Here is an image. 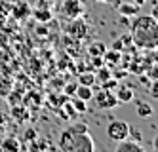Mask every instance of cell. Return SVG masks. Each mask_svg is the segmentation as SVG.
<instances>
[{"mask_svg":"<svg viewBox=\"0 0 158 152\" xmlns=\"http://www.w3.org/2000/svg\"><path fill=\"white\" fill-rule=\"evenodd\" d=\"M131 42L141 50H154L158 46V23L154 15H133Z\"/></svg>","mask_w":158,"mask_h":152,"instance_id":"obj_1","label":"cell"},{"mask_svg":"<svg viewBox=\"0 0 158 152\" xmlns=\"http://www.w3.org/2000/svg\"><path fill=\"white\" fill-rule=\"evenodd\" d=\"M57 145L61 152H95V141L94 137L88 133H76L65 127L61 131Z\"/></svg>","mask_w":158,"mask_h":152,"instance_id":"obj_2","label":"cell"},{"mask_svg":"<svg viewBox=\"0 0 158 152\" xmlns=\"http://www.w3.org/2000/svg\"><path fill=\"white\" fill-rule=\"evenodd\" d=\"M130 133H131V127L126 120H112L107 125V137L110 141H116V143L126 141L130 137Z\"/></svg>","mask_w":158,"mask_h":152,"instance_id":"obj_3","label":"cell"},{"mask_svg":"<svg viewBox=\"0 0 158 152\" xmlns=\"http://www.w3.org/2000/svg\"><path fill=\"white\" fill-rule=\"evenodd\" d=\"M95 99V105L99 109H114L118 101L114 97V91H110V89H103V88H99L97 93H94V97Z\"/></svg>","mask_w":158,"mask_h":152,"instance_id":"obj_4","label":"cell"},{"mask_svg":"<svg viewBox=\"0 0 158 152\" xmlns=\"http://www.w3.org/2000/svg\"><path fill=\"white\" fill-rule=\"evenodd\" d=\"M61 14L67 19L80 17L84 14V6H82L80 0H63V2H61Z\"/></svg>","mask_w":158,"mask_h":152,"instance_id":"obj_5","label":"cell"},{"mask_svg":"<svg viewBox=\"0 0 158 152\" xmlns=\"http://www.w3.org/2000/svg\"><path fill=\"white\" fill-rule=\"evenodd\" d=\"M65 31H67V34H71V36H74V38H84L88 34V25L84 23V19L74 17V19H71L69 25L65 27Z\"/></svg>","mask_w":158,"mask_h":152,"instance_id":"obj_6","label":"cell"},{"mask_svg":"<svg viewBox=\"0 0 158 152\" xmlns=\"http://www.w3.org/2000/svg\"><path fill=\"white\" fill-rule=\"evenodd\" d=\"M139 10H141V6L133 4V2H122V4H118V14L124 15V17H133V15H137Z\"/></svg>","mask_w":158,"mask_h":152,"instance_id":"obj_7","label":"cell"},{"mask_svg":"<svg viewBox=\"0 0 158 152\" xmlns=\"http://www.w3.org/2000/svg\"><path fill=\"white\" fill-rule=\"evenodd\" d=\"M114 152H145V148L139 145V143H135V141H120L116 150Z\"/></svg>","mask_w":158,"mask_h":152,"instance_id":"obj_8","label":"cell"},{"mask_svg":"<svg viewBox=\"0 0 158 152\" xmlns=\"http://www.w3.org/2000/svg\"><path fill=\"white\" fill-rule=\"evenodd\" d=\"M118 91H114V97H116V101H118V105L120 103H130V101H133V89L131 88H116Z\"/></svg>","mask_w":158,"mask_h":152,"instance_id":"obj_9","label":"cell"},{"mask_svg":"<svg viewBox=\"0 0 158 152\" xmlns=\"http://www.w3.org/2000/svg\"><path fill=\"white\" fill-rule=\"evenodd\" d=\"M74 97H78V99H82V101H92V97H94V88H89V86H80L78 84V88H76V91H74Z\"/></svg>","mask_w":158,"mask_h":152,"instance_id":"obj_10","label":"cell"},{"mask_svg":"<svg viewBox=\"0 0 158 152\" xmlns=\"http://www.w3.org/2000/svg\"><path fill=\"white\" fill-rule=\"evenodd\" d=\"M107 51V46L103 44V42H92L88 46V53L92 55V57H103V53Z\"/></svg>","mask_w":158,"mask_h":152,"instance_id":"obj_11","label":"cell"},{"mask_svg":"<svg viewBox=\"0 0 158 152\" xmlns=\"http://www.w3.org/2000/svg\"><path fill=\"white\" fill-rule=\"evenodd\" d=\"M120 59H122V51L107 50V51L103 53V63H105V65H116V63H120Z\"/></svg>","mask_w":158,"mask_h":152,"instance_id":"obj_12","label":"cell"},{"mask_svg":"<svg viewBox=\"0 0 158 152\" xmlns=\"http://www.w3.org/2000/svg\"><path fill=\"white\" fill-rule=\"evenodd\" d=\"M2 152H21V145L17 139L14 137H6L2 143Z\"/></svg>","mask_w":158,"mask_h":152,"instance_id":"obj_13","label":"cell"},{"mask_svg":"<svg viewBox=\"0 0 158 152\" xmlns=\"http://www.w3.org/2000/svg\"><path fill=\"white\" fill-rule=\"evenodd\" d=\"M78 84H80V86H89V88H94V86H95V74L84 71L80 76H78Z\"/></svg>","mask_w":158,"mask_h":152,"instance_id":"obj_14","label":"cell"},{"mask_svg":"<svg viewBox=\"0 0 158 152\" xmlns=\"http://www.w3.org/2000/svg\"><path fill=\"white\" fill-rule=\"evenodd\" d=\"M135 110H137V114L141 116V118H149V116H152V107H151V103H147V101H139Z\"/></svg>","mask_w":158,"mask_h":152,"instance_id":"obj_15","label":"cell"},{"mask_svg":"<svg viewBox=\"0 0 158 152\" xmlns=\"http://www.w3.org/2000/svg\"><path fill=\"white\" fill-rule=\"evenodd\" d=\"M14 15H15L17 19H25L27 15H31V8H29V4H27V2L17 4V6L14 8Z\"/></svg>","mask_w":158,"mask_h":152,"instance_id":"obj_16","label":"cell"},{"mask_svg":"<svg viewBox=\"0 0 158 152\" xmlns=\"http://www.w3.org/2000/svg\"><path fill=\"white\" fill-rule=\"evenodd\" d=\"M32 15H35V19L36 21H40V23H48L53 15H52V11L50 10H46V8H42V10H35V14H32Z\"/></svg>","mask_w":158,"mask_h":152,"instance_id":"obj_17","label":"cell"},{"mask_svg":"<svg viewBox=\"0 0 158 152\" xmlns=\"http://www.w3.org/2000/svg\"><path fill=\"white\" fill-rule=\"evenodd\" d=\"M71 105H73V109H74L76 112H86V110H88V105H86V101L78 99V97H74V99L71 101Z\"/></svg>","mask_w":158,"mask_h":152,"instance_id":"obj_18","label":"cell"},{"mask_svg":"<svg viewBox=\"0 0 158 152\" xmlns=\"http://www.w3.org/2000/svg\"><path fill=\"white\" fill-rule=\"evenodd\" d=\"M101 88H103V89H110V91H112V89H116V88H118V82L110 76L109 80H105L103 84H101Z\"/></svg>","mask_w":158,"mask_h":152,"instance_id":"obj_19","label":"cell"},{"mask_svg":"<svg viewBox=\"0 0 158 152\" xmlns=\"http://www.w3.org/2000/svg\"><path fill=\"white\" fill-rule=\"evenodd\" d=\"M76 88H78V84L76 82H71V84H65V95H74V91H76Z\"/></svg>","mask_w":158,"mask_h":152,"instance_id":"obj_20","label":"cell"},{"mask_svg":"<svg viewBox=\"0 0 158 152\" xmlns=\"http://www.w3.org/2000/svg\"><path fill=\"white\" fill-rule=\"evenodd\" d=\"M126 74H128V71H110V76L114 78L116 82L124 80V78H126Z\"/></svg>","mask_w":158,"mask_h":152,"instance_id":"obj_21","label":"cell"},{"mask_svg":"<svg viewBox=\"0 0 158 152\" xmlns=\"http://www.w3.org/2000/svg\"><path fill=\"white\" fill-rule=\"evenodd\" d=\"M112 50H116V51H122L124 50V42L118 38V40H114V42H112Z\"/></svg>","mask_w":158,"mask_h":152,"instance_id":"obj_22","label":"cell"},{"mask_svg":"<svg viewBox=\"0 0 158 152\" xmlns=\"http://www.w3.org/2000/svg\"><path fill=\"white\" fill-rule=\"evenodd\" d=\"M35 137H36V131H35V129H27V131H25V139H27V141L32 143V141H35Z\"/></svg>","mask_w":158,"mask_h":152,"instance_id":"obj_23","label":"cell"},{"mask_svg":"<svg viewBox=\"0 0 158 152\" xmlns=\"http://www.w3.org/2000/svg\"><path fill=\"white\" fill-rule=\"evenodd\" d=\"M92 59H94L92 63H94L95 68H99V67H103V65H105V63H103V57H92Z\"/></svg>","mask_w":158,"mask_h":152,"instance_id":"obj_24","label":"cell"},{"mask_svg":"<svg viewBox=\"0 0 158 152\" xmlns=\"http://www.w3.org/2000/svg\"><path fill=\"white\" fill-rule=\"evenodd\" d=\"M131 2H133V4H137V6H143L147 0H131Z\"/></svg>","mask_w":158,"mask_h":152,"instance_id":"obj_25","label":"cell"},{"mask_svg":"<svg viewBox=\"0 0 158 152\" xmlns=\"http://www.w3.org/2000/svg\"><path fill=\"white\" fill-rule=\"evenodd\" d=\"M97 2H109V0H97Z\"/></svg>","mask_w":158,"mask_h":152,"instance_id":"obj_26","label":"cell"}]
</instances>
